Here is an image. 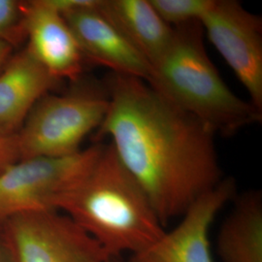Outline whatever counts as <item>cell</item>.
Returning <instances> with one entry per match:
<instances>
[{"label": "cell", "instance_id": "cell-1", "mask_svg": "<svg viewBox=\"0 0 262 262\" xmlns=\"http://www.w3.org/2000/svg\"><path fill=\"white\" fill-rule=\"evenodd\" d=\"M106 91L97 139L110 137L164 226L224 179L215 135L141 79L111 73Z\"/></svg>", "mask_w": 262, "mask_h": 262}, {"label": "cell", "instance_id": "cell-2", "mask_svg": "<svg viewBox=\"0 0 262 262\" xmlns=\"http://www.w3.org/2000/svg\"><path fill=\"white\" fill-rule=\"evenodd\" d=\"M57 211L91 235L113 259L140 253L165 232L144 189L111 144H103L92 168L63 197Z\"/></svg>", "mask_w": 262, "mask_h": 262}, {"label": "cell", "instance_id": "cell-3", "mask_svg": "<svg viewBox=\"0 0 262 262\" xmlns=\"http://www.w3.org/2000/svg\"><path fill=\"white\" fill-rule=\"evenodd\" d=\"M203 35L200 21L174 28L149 84L215 135L233 136L261 122L262 111L226 85L207 54Z\"/></svg>", "mask_w": 262, "mask_h": 262}, {"label": "cell", "instance_id": "cell-4", "mask_svg": "<svg viewBox=\"0 0 262 262\" xmlns=\"http://www.w3.org/2000/svg\"><path fill=\"white\" fill-rule=\"evenodd\" d=\"M108 108L106 90L89 88L62 95L46 94L17 133L19 159L79 152L84 138L101 125Z\"/></svg>", "mask_w": 262, "mask_h": 262}, {"label": "cell", "instance_id": "cell-5", "mask_svg": "<svg viewBox=\"0 0 262 262\" xmlns=\"http://www.w3.org/2000/svg\"><path fill=\"white\" fill-rule=\"evenodd\" d=\"M103 144L62 158L19 159L0 172V225L17 215L57 211L94 165Z\"/></svg>", "mask_w": 262, "mask_h": 262}, {"label": "cell", "instance_id": "cell-6", "mask_svg": "<svg viewBox=\"0 0 262 262\" xmlns=\"http://www.w3.org/2000/svg\"><path fill=\"white\" fill-rule=\"evenodd\" d=\"M18 262H111L112 257L58 211L17 215L3 224Z\"/></svg>", "mask_w": 262, "mask_h": 262}, {"label": "cell", "instance_id": "cell-7", "mask_svg": "<svg viewBox=\"0 0 262 262\" xmlns=\"http://www.w3.org/2000/svg\"><path fill=\"white\" fill-rule=\"evenodd\" d=\"M203 31L262 111V19L236 0H214Z\"/></svg>", "mask_w": 262, "mask_h": 262}, {"label": "cell", "instance_id": "cell-8", "mask_svg": "<svg viewBox=\"0 0 262 262\" xmlns=\"http://www.w3.org/2000/svg\"><path fill=\"white\" fill-rule=\"evenodd\" d=\"M236 183L223 179L181 216V222L156 243L140 253L131 254L127 262H214L209 243V229L217 213L233 199Z\"/></svg>", "mask_w": 262, "mask_h": 262}, {"label": "cell", "instance_id": "cell-9", "mask_svg": "<svg viewBox=\"0 0 262 262\" xmlns=\"http://www.w3.org/2000/svg\"><path fill=\"white\" fill-rule=\"evenodd\" d=\"M21 11L28 50L58 82H77L85 59L64 18L43 0L21 2Z\"/></svg>", "mask_w": 262, "mask_h": 262}, {"label": "cell", "instance_id": "cell-10", "mask_svg": "<svg viewBox=\"0 0 262 262\" xmlns=\"http://www.w3.org/2000/svg\"><path fill=\"white\" fill-rule=\"evenodd\" d=\"M97 7L74 10L62 15L84 59L109 68L112 74L130 76L150 83L152 75L150 61L131 46Z\"/></svg>", "mask_w": 262, "mask_h": 262}, {"label": "cell", "instance_id": "cell-11", "mask_svg": "<svg viewBox=\"0 0 262 262\" xmlns=\"http://www.w3.org/2000/svg\"><path fill=\"white\" fill-rule=\"evenodd\" d=\"M58 83L25 48L0 71V130L17 134L38 101Z\"/></svg>", "mask_w": 262, "mask_h": 262}, {"label": "cell", "instance_id": "cell-12", "mask_svg": "<svg viewBox=\"0 0 262 262\" xmlns=\"http://www.w3.org/2000/svg\"><path fill=\"white\" fill-rule=\"evenodd\" d=\"M97 9L151 66L174 35V28L159 17L150 0H100Z\"/></svg>", "mask_w": 262, "mask_h": 262}, {"label": "cell", "instance_id": "cell-13", "mask_svg": "<svg viewBox=\"0 0 262 262\" xmlns=\"http://www.w3.org/2000/svg\"><path fill=\"white\" fill-rule=\"evenodd\" d=\"M221 225L216 252L222 262H262V193L249 190L234 197Z\"/></svg>", "mask_w": 262, "mask_h": 262}, {"label": "cell", "instance_id": "cell-14", "mask_svg": "<svg viewBox=\"0 0 262 262\" xmlns=\"http://www.w3.org/2000/svg\"><path fill=\"white\" fill-rule=\"evenodd\" d=\"M150 2L167 25L178 28L200 21L214 0H150Z\"/></svg>", "mask_w": 262, "mask_h": 262}, {"label": "cell", "instance_id": "cell-15", "mask_svg": "<svg viewBox=\"0 0 262 262\" xmlns=\"http://www.w3.org/2000/svg\"><path fill=\"white\" fill-rule=\"evenodd\" d=\"M20 32H24L21 2L0 0V39L11 41L14 34Z\"/></svg>", "mask_w": 262, "mask_h": 262}, {"label": "cell", "instance_id": "cell-16", "mask_svg": "<svg viewBox=\"0 0 262 262\" xmlns=\"http://www.w3.org/2000/svg\"><path fill=\"white\" fill-rule=\"evenodd\" d=\"M19 159L17 134L0 130V172Z\"/></svg>", "mask_w": 262, "mask_h": 262}, {"label": "cell", "instance_id": "cell-17", "mask_svg": "<svg viewBox=\"0 0 262 262\" xmlns=\"http://www.w3.org/2000/svg\"><path fill=\"white\" fill-rule=\"evenodd\" d=\"M50 8L56 11L61 16L74 10L96 7L100 0H43Z\"/></svg>", "mask_w": 262, "mask_h": 262}, {"label": "cell", "instance_id": "cell-18", "mask_svg": "<svg viewBox=\"0 0 262 262\" xmlns=\"http://www.w3.org/2000/svg\"><path fill=\"white\" fill-rule=\"evenodd\" d=\"M0 262H18L9 238L2 225H0Z\"/></svg>", "mask_w": 262, "mask_h": 262}, {"label": "cell", "instance_id": "cell-19", "mask_svg": "<svg viewBox=\"0 0 262 262\" xmlns=\"http://www.w3.org/2000/svg\"><path fill=\"white\" fill-rule=\"evenodd\" d=\"M13 43L7 39H0V71L6 66L11 57Z\"/></svg>", "mask_w": 262, "mask_h": 262}, {"label": "cell", "instance_id": "cell-20", "mask_svg": "<svg viewBox=\"0 0 262 262\" xmlns=\"http://www.w3.org/2000/svg\"><path fill=\"white\" fill-rule=\"evenodd\" d=\"M111 262H116V261H115V260H114V259H113L112 261H111Z\"/></svg>", "mask_w": 262, "mask_h": 262}]
</instances>
